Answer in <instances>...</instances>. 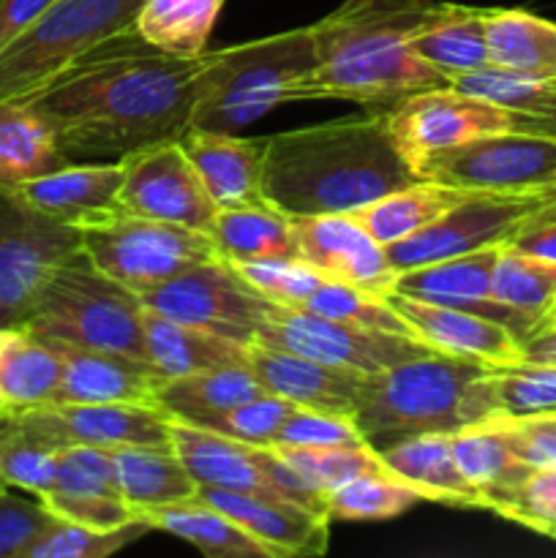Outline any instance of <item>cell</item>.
Here are the masks:
<instances>
[{"label":"cell","instance_id":"cell-1","mask_svg":"<svg viewBox=\"0 0 556 558\" xmlns=\"http://www.w3.org/2000/svg\"><path fill=\"white\" fill-rule=\"evenodd\" d=\"M202 63L205 52L174 58L131 25L25 101L47 118L69 161H120L140 147L183 136Z\"/></svg>","mask_w":556,"mask_h":558},{"label":"cell","instance_id":"cell-2","mask_svg":"<svg viewBox=\"0 0 556 558\" xmlns=\"http://www.w3.org/2000/svg\"><path fill=\"white\" fill-rule=\"evenodd\" d=\"M414 180L387 109L267 136L262 191L289 218L360 210Z\"/></svg>","mask_w":556,"mask_h":558},{"label":"cell","instance_id":"cell-3","mask_svg":"<svg viewBox=\"0 0 556 558\" xmlns=\"http://www.w3.org/2000/svg\"><path fill=\"white\" fill-rule=\"evenodd\" d=\"M442 5L439 0H343L311 25L316 65L292 87L289 104L352 101L390 109L414 93L450 85L409 44Z\"/></svg>","mask_w":556,"mask_h":558},{"label":"cell","instance_id":"cell-4","mask_svg":"<svg viewBox=\"0 0 556 558\" xmlns=\"http://www.w3.org/2000/svg\"><path fill=\"white\" fill-rule=\"evenodd\" d=\"M494 365L425 354L365 376L354 423L374 450L414 434H456L499 417Z\"/></svg>","mask_w":556,"mask_h":558},{"label":"cell","instance_id":"cell-5","mask_svg":"<svg viewBox=\"0 0 556 558\" xmlns=\"http://www.w3.org/2000/svg\"><path fill=\"white\" fill-rule=\"evenodd\" d=\"M316 41L311 25L256 41L205 52L196 74L191 125L218 134H240L273 109L314 71Z\"/></svg>","mask_w":556,"mask_h":558},{"label":"cell","instance_id":"cell-6","mask_svg":"<svg viewBox=\"0 0 556 558\" xmlns=\"http://www.w3.org/2000/svg\"><path fill=\"white\" fill-rule=\"evenodd\" d=\"M22 327L44 341L131 354L150 363L145 303L123 283L104 276L82 251L60 265Z\"/></svg>","mask_w":556,"mask_h":558},{"label":"cell","instance_id":"cell-7","mask_svg":"<svg viewBox=\"0 0 556 558\" xmlns=\"http://www.w3.org/2000/svg\"><path fill=\"white\" fill-rule=\"evenodd\" d=\"M142 0H55L0 49V101H25L76 58L134 25Z\"/></svg>","mask_w":556,"mask_h":558},{"label":"cell","instance_id":"cell-8","mask_svg":"<svg viewBox=\"0 0 556 558\" xmlns=\"http://www.w3.org/2000/svg\"><path fill=\"white\" fill-rule=\"evenodd\" d=\"M82 254L131 292L142 294L185 267L216 259L207 232L118 210L80 227Z\"/></svg>","mask_w":556,"mask_h":558},{"label":"cell","instance_id":"cell-9","mask_svg":"<svg viewBox=\"0 0 556 558\" xmlns=\"http://www.w3.org/2000/svg\"><path fill=\"white\" fill-rule=\"evenodd\" d=\"M76 251L80 229L33 210L0 185V330L31 319L47 283Z\"/></svg>","mask_w":556,"mask_h":558},{"label":"cell","instance_id":"cell-10","mask_svg":"<svg viewBox=\"0 0 556 558\" xmlns=\"http://www.w3.org/2000/svg\"><path fill=\"white\" fill-rule=\"evenodd\" d=\"M414 174L480 194H548L556 185V136L496 131L434 153Z\"/></svg>","mask_w":556,"mask_h":558},{"label":"cell","instance_id":"cell-11","mask_svg":"<svg viewBox=\"0 0 556 558\" xmlns=\"http://www.w3.org/2000/svg\"><path fill=\"white\" fill-rule=\"evenodd\" d=\"M140 300L156 314L232 338L245 347L256 341L267 316L276 311V303L262 298L218 256L185 267L169 281L142 292Z\"/></svg>","mask_w":556,"mask_h":558},{"label":"cell","instance_id":"cell-12","mask_svg":"<svg viewBox=\"0 0 556 558\" xmlns=\"http://www.w3.org/2000/svg\"><path fill=\"white\" fill-rule=\"evenodd\" d=\"M254 343L289 349V352L330 365H343L360 374H379L407 360L434 354L428 343L414 336L347 325V322L327 319L305 308H287V305H276Z\"/></svg>","mask_w":556,"mask_h":558},{"label":"cell","instance_id":"cell-13","mask_svg":"<svg viewBox=\"0 0 556 558\" xmlns=\"http://www.w3.org/2000/svg\"><path fill=\"white\" fill-rule=\"evenodd\" d=\"M387 129L414 172L434 153L467 145L496 131H516V114L499 104L445 85L414 93L387 109Z\"/></svg>","mask_w":556,"mask_h":558},{"label":"cell","instance_id":"cell-14","mask_svg":"<svg viewBox=\"0 0 556 558\" xmlns=\"http://www.w3.org/2000/svg\"><path fill=\"white\" fill-rule=\"evenodd\" d=\"M548 194H480L474 191L425 229L385 245L390 267L403 272L431 265V262L450 259V256L507 245L523 218Z\"/></svg>","mask_w":556,"mask_h":558},{"label":"cell","instance_id":"cell-15","mask_svg":"<svg viewBox=\"0 0 556 558\" xmlns=\"http://www.w3.org/2000/svg\"><path fill=\"white\" fill-rule=\"evenodd\" d=\"M120 163V207L125 213L210 232L218 205L178 140L140 147Z\"/></svg>","mask_w":556,"mask_h":558},{"label":"cell","instance_id":"cell-16","mask_svg":"<svg viewBox=\"0 0 556 558\" xmlns=\"http://www.w3.org/2000/svg\"><path fill=\"white\" fill-rule=\"evenodd\" d=\"M20 428L55 450L71 445L118 450L129 445L172 447L169 414L156 403H49L22 414H5Z\"/></svg>","mask_w":556,"mask_h":558},{"label":"cell","instance_id":"cell-17","mask_svg":"<svg viewBox=\"0 0 556 558\" xmlns=\"http://www.w3.org/2000/svg\"><path fill=\"white\" fill-rule=\"evenodd\" d=\"M298 259L325 278L343 281L363 292L387 298L392 292L396 270L387 248L352 216V213H322L292 218Z\"/></svg>","mask_w":556,"mask_h":558},{"label":"cell","instance_id":"cell-18","mask_svg":"<svg viewBox=\"0 0 556 558\" xmlns=\"http://www.w3.org/2000/svg\"><path fill=\"white\" fill-rule=\"evenodd\" d=\"M499 251L501 245H494V248L472 251V254L450 256V259L396 272L392 292L412 300H425V303L450 305V308L499 322L507 330L516 332L523 343L543 325L494 298V267L499 259Z\"/></svg>","mask_w":556,"mask_h":558},{"label":"cell","instance_id":"cell-19","mask_svg":"<svg viewBox=\"0 0 556 558\" xmlns=\"http://www.w3.org/2000/svg\"><path fill=\"white\" fill-rule=\"evenodd\" d=\"M245 363L270 396L311 412L347 414V417H354L358 412L368 376L267 343H251Z\"/></svg>","mask_w":556,"mask_h":558},{"label":"cell","instance_id":"cell-20","mask_svg":"<svg viewBox=\"0 0 556 558\" xmlns=\"http://www.w3.org/2000/svg\"><path fill=\"white\" fill-rule=\"evenodd\" d=\"M196 499L232 518L267 558L325 556L330 543V518L311 512L294 501L262 499L223 488H200Z\"/></svg>","mask_w":556,"mask_h":558},{"label":"cell","instance_id":"cell-21","mask_svg":"<svg viewBox=\"0 0 556 558\" xmlns=\"http://www.w3.org/2000/svg\"><path fill=\"white\" fill-rule=\"evenodd\" d=\"M387 300L412 327L414 336L428 343L434 352L478 360V363L494 365V368L523 360L521 338L499 322L483 319V316L450 308V305L403 298L396 292L387 294Z\"/></svg>","mask_w":556,"mask_h":558},{"label":"cell","instance_id":"cell-22","mask_svg":"<svg viewBox=\"0 0 556 558\" xmlns=\"http://www.w3.org/2000/svg\"><path fill=\"white\" fill-rule=\"evenodd\" d=\"M120 185H123L120 161H71L41 178L11 185V191L33 210L80 229L123 210Z\"/></svg>","mask_w":556,"mask_h":558},{"label":"cell","instance_id":"cell-23","mask_svg":"<svg viewBox=\"0 0 556 558\" xmlns=\"http://www.w3.org/2000/svg\"><path fill=\"white\" fill-rule=\"evenodd\" d=\"M169 441L200 488H223L289 501L267 477L265 447L234 441L183 420H169Z\"/></svg>","mask_w":556,"mask_h":558},{"label":"cell","instance_id":"cell-24","mask_svg":"<svg viewBox=\"0 0 556 558\" xmlns=\"http://www.w3.org/2000/svg\"><path fill=\"white\" fill-rule=\"evenodd\" d=\"M63 360L55 403H156L164 376L147 360L49 341Z\"/></svg>","mask_w":556,"mask_h":558},{"label":"cell","instance_id":"cell-25","mask_svg":"<svg viewBox=\"0 0 556 558\" xmlns=\"http://www.w3.org/2000/svg\"><path fill=\"white\" fill-rule=\"evenodd\" d=\"M178 142L218 207L267 202L262 191L267 136L243 140L238 134H218L189 125Z\"/></svg>","mask_w":556,"mask_h":558},{"label":"cell","instance_id":"cell-26","mask_svg":"<svg viewBox=\"0 0 556 558\" xmlns=\"http://www.w3.org/2000/svg\"><path fill=\"white\" fill-rule=\"evenodd\" d=\"M387 474L401 480L423 501L461 510H485L478 488L467 483L452 456V434H414L379 447Z\"/></svg>","mask_w":556,"mask_h":558},{"label":"cell","instance_id":"cell-27","mask_svg":"<svg viewBox=\"0 0 556 558\" xmlns=\"http://www.w3.org/2000/svg\"><path fill=\"white\" fill-rule=\"evenodd\" d=\"M63 360L49 341L27 327L0 330V414L33 412L55 403Z\"/></svg>","mask_w":556,"mask_h":558},{"label":"cell","instance_id":"cell-28","mask_svg":"<svg viewBox=\"0 0 556 558\" xmlns=\"http://www.w3.org/2000/svg\"><path fill=\"white\" fill-rule=\"evenodd\" d=\"M145 343L150 365L164 379L223 368V365H243L249 360L245 343L216 336L202 327L183 325L150 308H145Z\"/></svg>","mask_w":556,"mask_h":558},{"label":"cell","instance_id":"cell-29","mask_svg":"<svg viewBox=\"0 0 556 558\" xmlns=\"http://www.w3.org/2000/svg\"><path fill=\"white\" fill-rule=\"evenodd\" d=\"M216 256L227 265L265 259H298L292 218L270 202L218 207L210 227Z\"/></svg>","mask_w":556,"mask_h":558},{"label":"cell","instance_id":"cell-30","mask_svg":"<svg viewBox=\"0 0 556 558\" xmlns=\"http://www.w3.org/2000/svg\"><path fill=\"white\" fill-rule=\"evenodd\" d=\"M488 63L516 74L554 80L556 22L523 9H483Z\"/></svg>","mask_w":556,"mask_h":558},{"label":"cell","instance_id":"cell-31","mask_svg":"<svg viewBox=\"0 0 556 558\" xmlns=\"http://www.w3.org/2000/svg\"><path fill=\"white\" fill-rule=\"evenodd\" d=\"M71 163L52 125L27 101H0V185H20Z\"/></svg>","mask_w":556,"mask_h":558},{"label":"cell","instance_id":"cell-32","mask_svg":"<svg viewBox=\"0 0 556 558\" xmlns=\"http://www.w3.org/2000/svg\"><path fill=\"white\" fill-rule=\"evenodd\" d=\"M109 452H112L120 494L134 515L147 507L194 499L200 490L172 447L129 445Z\"/></svg>","mask_w":556,"mask_h":558},{"label":"cell","instance_id":"cell-33","mask_svg":"<svg viewBox=\"0 0 556 558\" xmlns=\"http://www.w3.org/2000/svg\"><path fill=\"white\" fill-rule=\"evenodd\" d=\"M409 44L418 52V58L439 71L447 82L452 76L488 65L483 9H472V5L445 3L434 20L425 22L409 38Z\"/></svg>","mask_w":556,"mask_h":558},{"label":"cell","instance_id":"cell-34","mask_svg":"<svg viewBox=\"0 0 556 558\" xmlns=\"http://www.w3.org/2000/svg\"><path fill=\"white\" fill-rule=\"evenodd\" d=\"M136 518H145L158 532H167L194 545L207 558H267L265 550L232 518L196 496L174 501V505L147 507V510L136 512Z\"/></svg>","mask_w":556,"mask_h":558},{"label":"cell","instance_id":"cell-35","mask_svg":"<svg viewBox=\"0 0 556 558\" xmlns=\"http://www.w3.org/2000/svg\"><path fill=\"white\" fill-rule=\"evenodd\" d=\"M452 456H456V463L467 483L480 490L488 512H494V507L532 472L512 452L510 441L496 425V417L456 430L452 434Z\"/></svg>","mask_w":556,"mask_h":558},{"label":"cell","instance_id":"cell-36","mask_svg":"<svg viewBox=\"0 0 556 558\" xmlns=\"http://www.w3.org/2000/svg\"><path fill=\"white\" fill-rule=\"evenodd\" d=\"M474 191L452 189V185L431 183V180H414L412 185L392 191L371 205L352 210V216L379 240L382 245H392L409 234L420 232L447 210L472 196Z\"/></svg>","mask_w":556,"mask_h":558},{"label":"cell","instance_id":"cell-37","mask_svg":"<svg viewBox=\"0 0 556 558\" xmlns=\"http://www.w3.org/2000/svg\"><path fill=\"white\" fill-rule=\"evenodd\" d=\"M265 387L256 381L249 363L164 379L156 390V407L172 420H196L259 398Z\"/></svg>","mask_w":556,"mask_h":558},{"label":"cell","instance_id":"cell-38","mask_svg":"<svg viewBox=\"0 0 556 558\" xmlns=\"http://www.w3.org/2000/svg\"><path fill=\"white\" fill-rule=\"evenodd\" d=\"M227 0H142L134 27L150 47L174 58L207 52V38Z\"/></svg>","mask_w":556,"mask_h":558},{"label":"cell","instance_id":"cell-39","mask_svg":"<svg viewBox=\"0 0 556 558\" xmlns=\"http://www.w3.org/2000/svg\"><path fill=\"white\" fill-rule=\"evenodd\" d=\"M494 298L545 325L556 316V262L501 245L494 267Z\"/></svg>","mask_w":556,"mask_h":558},{"label":"cell","instance_id":"cell-40","mask_svg":"<svg viewBox=\"0 0 556 558\" xmlns=\"http://www.w3.org/2000/svg\"><path fill=\"white\" fill-rule=\"evenodd\" d=\"M49 510L93 499H123L114 474L112 452L101 447L71 445L58 452L55 485L41 496Z\"/></svg>","mask_w":556,"mask_h":558},{"label":"cell","instance_id":"cell-41","mask_svg":"<svg viewBox=\"0 0 556 558\" xmlns=\"http://www.w3.org/2000/svg\"><path fill=\"white\" fill-rule=\"evenodd\" d=\"M420 499L409 485L387 472L363 474L325 496L330 521H392L412 510Z\"/></svg>","mask_w":556,"mask_h":558},{"label":"cell","instance_id":"cell-42","mask_svg":"<svg viewBox=\"0 0 556 558\" xmlns=\"http://www.w3.org/2000/svg\"><path fill=\"white\" fill-rule=\"evenodd\" d=\"M147 532H153V526L145 518H134L114 529H93L55 515L25 558H107L120 554Z\"/></svg>","mask_w":556,"mask_h":558},{"label":"cell","instance_id":"cell-43","mask_svg":"<svg viewBox=\"0 0 556 558\" xmlns=\"http://www.w3.org/2000/svg\"><path fill=\"white\" fill-rule=\"evenodd\" d=\"M300 308L311 311V314L327 316V319L347 322V325L398 332V336H414L412 327H409L407 322H403V316L392 308L390 300L379 298V294L363 292V289L358 287H349V283L343 281H333V278H325V281L319 283V289H316Z\"/></svg>","mask_w":556,"mask_h":558},{"label":"cell","instance_id":"cell-44","mask_svg":"<svg viewBox=\"0 0 556 558\" xmlns=\"http://www.w3.org/2000/svg\"><path fill=\"white\" fill-rule=\"evenodd\" d=\"M58 452L0 414V477L25 494L44 496L55 485Z\"/></svg>","mask_w":556,"mask_h":558},{"label":"cell","instance_id":"cell-45","mask_svg":"<svg viewBox=\"0 0 556 558\" xmlns=\"http://www.w3.org/2000/svg\"><path fill=\"white\" fill-rule=\"evenodd\" d=\"M273 447V445H270ZM289 463L300 472V477L319 496L363 477V474L385 472L379 452L371 445L325 447V450H300V447H276Z\"/></svg>","mask_w":556,"mask_h":558},{"label":"cell","instance_id":"cell-46","mask_svg":"<svg viewBox=\"0 0 556 558\" xmlns=\"http://www.w3.org/2000/svg\"><path fill=\"white\" fill-rule=\"evenodd\" d=\"M499 417H534L556 412V365L521 363L491 368Z\"/></svg>","mask_w":556,"mask_h":558},{"label":"cell","instance_id":"cell-47","mask_svg":"<svg viewBox=\"0 0 556 558\" xmlns=\"http://www.w3.org/2000/svg\"><path fill=\"white\" fill-rule=\"evenodd\" d=\"M294 412V403L283 401V398L262 392L259 398L240 403V407L223 409L216 414H202L196 420H183V423L196 425V428H207L213 434L229 436L234 441H245V445L267 447L276 439L278 428L283 420Z\"/></svg>","mask_w":556,"mask_h":558},{"label":"cell","instance_id":"cell-48","mask_svg":"<svg viewBox=\"0 0 556 558\" xmlns=\"http://www.w3.org/2000/svg\"><path fill=\"white\" fill-rule=\"evenodd\" d=\"M240 278L251 283L262 298L287 308H300L311 294L325 281L322 272L305 265L300 259H265V262H243V265H229Z\"/></svg>","mask_w":556,"mask_h":558},{"label":"cell","instance_id":"cell-49","mask_svg":"<svg viewBox=\"0 0 556 558\" xmlns=\"http://www.w3.org/2000/svg\"><path fill=\"white\" fill-rule=\"evenodd\" d=\"M494 515L534 534L556 539V466L532 469L499 505Z\"/></svg>","mask_w":556,"mask_h":558},{"label":"cell","instance_id":"cell-50","mask_svg":"<svg viewBox=\"0 0 556 558\" xmlns=\"http://www.w3.org/2000/svg\"><path fill=\"white\" fill-rule=\"evenodd\" d=\"M55 521L41 496L16 494L14 485L0 488V558H25L44 529Z\"/></svg>","mask_w":556,"mask_h":558},{"label":"cell","instance_id":"cell-51","mask_svg":"<svg viewBox=\"0 0 556 558\" xmlns=\"http://www.w3.org/2000/svg\"><path fill=\"white\" fill-rule=\"evenodd\" d=\"M368 445L354 417L325 414L294 407V412L278 428L273 447H300V450H325V447Z\"/></svg>","mask_w":556,"mask_h":558},{"label":"cell","instance_id":"cell-52","mask_svg":"<svg viewBox=\"0 0 556 558\" xmlns=\"http://www.w3.org/2000/svg\"><path fill=\"white\" fill-rule=\"evenodd\" d=\"M496 425L529 469L556 466V412L534 417H496Z\"/></svg>","mask_w":556,"mask_h":558},{"label":"cell","instance_id":"cell-53","mask_svg":"<svg viewBox=\"0 0 556 558\" xmlns=\"http://www.w3.org/2000/svg\"><path fill=\"white\" fill-rule=\"evenodd\" d=\"M512 248L556 262V194L551 191L510 238Z\"/></svg>","mask_w":556,"mask_h":558},{"label":"cell","instance_id":"cell-54","mask_svg":"<svg viewBox=\"0 0 556 558\" xmlns=\"http://www.w3.org/2000/svg\"><path fill=\"white\" fill-rule=\"evenodd\" d=\"M52 3L55 0H0V49Z\"/></svg>","mask_w":556,"mask_h":558},{"label":"cell","instance_id":"cell-55","mask_svg":"<svg viewBox=\"0 0 556 558\" xmlns=\"http://www.w3.org/2000/svg\"><path fill=\"white\" fill-rule=\"evenodd\" d=\"M516 131H529V134L556 136V76L545 80V101L529 118H516Z\"/></svg>","mask_w":556,"mask_h":558},{"label":"cell","instance_id":"cell-56","mask_svg":"<svg viewBox=\"0 0 556 558\" xmlns=\"http://www.w3.org/2000/svg\"><path fill=\"white\" fill-rule=\"evenodd\" d=\"M523 360L529 363L556 365V316L523 341Z\"/></svg>","mask_w":556,"mask_h":558},{"label":"cell","instance_id":"cell-57","mask_svg":"<svg viewBox=\"0 0 556 558\" xmlns=\"http://www.w3.org/2000/svg\"><path fill=\"white\" fill-rule=\"evenodd\" d=\"M3 485H5V483H3V477H0V488H3Z\"/></svg>","mask_w":556,"mask_h":558},{"label":"cell","instance_id":"cell-58","mask_svg":"<svg viewBox=\"0 0 556 558\" xmlns=\"http://www.w3.org/2000/svg\"><path fill=\"white\" fill-rule=\"evenodd\" d=\"M551 191H554V194H556V185H554V189H551Z\"/></svg>","mask_w":556,"mask_h":558}]
</instances>
